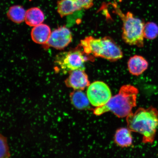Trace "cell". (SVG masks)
Returning <instances> with one entry per match:
<instances>
[{
  "label": "cell",
  "mask_w": 158,
  "mask_h": 158,
  "mask_svg": "<svg viewBox=\"0 0 158 158\" xmlns=\"http://www.w3.org/2000/svg\"><path fill=\"white\" fill-rule=\"evenodd\" d=\"M127 127L131 131L143 135L144 143H153L155 141L158 127V111L151 106L145 109L139 108L135 113H131L126 117Z\"/></svg>",
  "instance_id": "obj_1"
},
{
  "label": "cell",
  "mask_w": 158,
  "mask_h": 158,
  "mask_svg": "<svg viewBox=\"0 0 158 158\" xmlns=\"http://www.w3.org/2000/svg\"><path fill=\"white\" fill-rule=\"evenodd\" d=\"M84 53L77 49L61 52L56 55L55 64L64 73L78 69L85 70V63L89 58Z\"/></svg>",
  "instance_id": "obj_5"
},
{
  "label": "cell",
  "mask_w": 158,
  "mask_h": 158,
  "mask_svg": "<svg viewBox=\"0 0 158 158\" xmlns=\"http://www.w3.org/2000/svg\"><path fill=\"white\" fill-rule=\"evenodd\" d=\"M85 70H76L69 72L65 82L67 86L75 90H84L90 85L87 74Z\"/></svg>",
  "instance_id": "obj_8"
},
{
  "label": "cell",
  "mask_w": 158,
  "mask_h": 158,
  "mask_svg": "<svg viewBox=\"0 0 158 158\" xmlns=\"http://www.w3.org/2000/svg\"><path fill=\"white\" fill-rule=\"evenodd\" d=\"M131 131L128 128H122L116 131L114 136V141L122 147H130L133 143Z\"/></svg>",
  "instance_id": "obj_12"
},
{
  "label": "cell",
  "mask_w": 158,
  "mask_h": 158,
  "mask_svg": "<svg viewBox=\"0 0 158 158\" xmlns=\"http://www.w3.org/2000/svg\"><path fill=\"white\" fill-rule=\"evenodd\" d=\"M72 33L65 27H58L51 32L45 47H52L58 49H62L68 46L72 41Z\"/></svg>",
  "instance_id": "obj_7"
},
{
  "label": "cell",
  "mask_w": 158,
  "mask_h": 158,
  "mask_svg": "<svg viewBox=\"0 0 158 158\" xmlns=\"http://www.w3.org/2000/svg\"><path fill=\"white\" fill-rule=\"evenodd\" d=\"M138 89L131 85H126L120 88L117 94L112 97L104 105L96 107L94 114L100 116L111 112L118 118L127 117L132 113L133 108L137 106Z\"/></svg>",
  "instance_id": "obj_2"
},
{
  "label": "cell",
  "mask_w": 158,
  "mask_h": 158,
  "mask_svg": "<svg viewBox=\"0 0 158 158\" xmlns=\"http://www.w3.org/2000/svg\"><path fill=\"white\" fill-rule=\"evenodd\" d=\"M26 11L21 6H13L10 8L7 13L9 19L14 23H20L25 20Z\"/></svg>",
  "instance_id": "obj_15"
},
{
  "label": "cell",
  "mask_w": 158,
  "mask_h": 158,
  "mask_svg": "<svg viewBox=\"0 0 158 158\" xmlns=\"http://www.w3.org/2000/svg\"><path fill=\"white\" fill-rule=\"evenodd\" d=\"M71 100L73 106L79 110L90 108V102L87 94L81 90H76L71 94Z\"/></svg>",
  "instance_id": "obj_13"
},
{
  "label": "cell",
  "mask_w": 158,
  "mask_h": 158,
  "mask_svg": "<svg viewBox=\"0 0 158 158\" xmlns=\"http://www.w3.org/2000/svg\"><path fill=\"white\" fill-rule=\"evenodd\" d=\"M80 45L86 54L111 62L119 60L123 56L121 48L109 37L96 38L92 36H88L81 40Z\"/></svg>",
  "instance_id": "obj_3"
},
{
  "label": "cell",
  "mask_w": 158,
  "mask_h": 158,
  "mask_svg": "<svg viewBox=\"0 0 158 158\" xmlns=\"http://www.w3.org/2000/svg\"><path fill=\"white\" fill-rule=\"evenodd\" d=\"M144 38L153 40L158 36V25L155 23L149 22L146 23L143 30Z\"/></svg>",
  "instance_id": "obj_16"
},
{
  "label": "cell",
  "mask_w": 158,
  "mask_h": 158,
  "mask_svg": "<svg viewBox=\"0 0 158 158\" xmlns=\"http://www.w3.org/2000/svg\"><path fill=\"white\" fill-rule=\"evenodd\" d=\"M114 12L123 22L122 38L128 45L143 47L144 46L143 30L145 23L141 19L134 16L133 13L122 12L115 1L111 4Z\"/></svg>",
  "instance_id": "obj_4"
},
{
  "label": "cell",
  "mask_w": 158,
  "mask_h": 158,
  "mask_svg": "<svg viewBox=\"0 0 158 158\" xmlns=\"http://www.w3.org/2000/svg\"><path fill=\"white\" fill-rule=\"evenodd\" d=\"M7 148L5 140L1 138V156L4 157L7 155Z\"/></svg>",
  "instance_id": "obj_18"
},
{
  "label": "cell",
  "mask_w": 158,
  "mask_h": 158,
  "mask_svg": "<svg viewBox=\"0 0 158 158\" xmlns=\"http://www.w3.org/2000/svg\"><path fill=\"white\" fill-rule=\"evenodd\" d=\"M51 33L48 26L41 23L33 27L31 31V36L35 43L44 45L48 41Z\"/></svg>",
  "instance_id": "obj_10"
},
{
  "label": "cell",
  "mask_w": 158,
  "mask_h": 158,
  "mask_svg": "<svg viewBox=\"0 0 158 158\" xmlns=\"http://www.w3.org/2000/svg\"><path fill=\"white\" fill-rule=\"evenodd\" d=\"M87 96L90 103L98 107L107 103L112 97L111 90L107 85L101 81L90 84L87 90Z\"/></svg>",
  "instance_id": "obj_6"
},
{
  "label": "cell",
  "mask_w": 158,
  "mask_h": 158,
  "mask_svg": "<svg viewBox=\"0 0 158 158\" xmlns=\"http://www.w3.org/2000/svg\"><path fill=\"white\" fill-rule=\"evenodd\" d=\"M44 20V13L38 7L31 8L26 11L25 21L29 26L35 27L41 24Z\"/></svg>",
  "instance_id": "obj_11"
},
{
  "label": "cell",
  "mask_w": 158,
  "mask_h": 158,
  "mask_svg": "<svg viewBox=\"0 0 158 158\" xmlns=\"http://www.w3.org/2000/svg\"><path fill=\"white\" fill-rule=\"evenodd\" d=\"M77 5L81 9H88L94 5V0H75Z\"/></svg>",
  "instance_id": "obj_17"
},
{
  "label": "cell",
  "mask_w": 158,
  "mask_h": 158,
  "mask_svg": "<svg viewBox=\"0 0 158 158\" xmlns=\"http://www.w3.org/2000/svg\"><path fill=\"white\" fill-rule=\"evenodd\" d=\"M57 4L58 12L61 17L72 15L81 10L75 0H60Z\"/></svg>",
  "instance_id": "obj_14"
},
{
  "label": "cell",
  "mask_w": 158,
  "mask_h": 158,
  "mask_svg": "<svg viewBox=\"0 0 158 158\" xmlns=\"http://www.w3.org/2000/svg\"><path fill=\"white\" fill-rule=\"evenodd\" d=\"M148 66V61L143 56L138 55L131 57L127 63L128 69L130 73L135 76L143 74L147 70Z\"/></svg>",
  "instance_id": "obj_9"
}]
</instances>
